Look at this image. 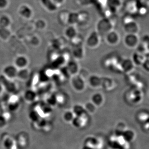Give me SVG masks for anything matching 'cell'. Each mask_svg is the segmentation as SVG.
Wrapping results in <instances>:
<instances>
[{
	"label": "cell",
	"instance_id": "cell-1",
	"mask_svg": "<svg viewBox=\"0 0 149 149\" xmlns=\"http://www.w3.org/2000/svg\"><path fill=\"white\" fill-rule=\"evenodd\" d=\"M113 24L108 18L100 19L97 24V32L100 35H106L113 30Z\"/></svg>",
	"mask_w": 149,
	"mask_h": 149
},
{
	"label": "cell",
	"instance_id": "cell-2",
	"mask_svg": "<svg viewBox=\"0 0 149 149\" xmlns=\"http://www.w3.org/2000/svg\"><path fill=\"white\" fill-rule=\"evenodd\" d=\"M125 45L130 49H135L140 43V39L138 35L127 34L124 39Z\"/></svg>",
	"mask_w": 149,
	"mask_h": 149
},
{
	"label": "cell",
	"instance_id": "cell-3",
	"mask_svg": "<svg viewBox=\"0 0 149 149\" xmlns=\"http://www.w3.org/2000/svg\"><path fill=\"white\" fill-rule=\"evenodd\" d=\"M71 84L74 90L78 92H81L85 89V80L81 75L76 74L73 76L71 80Z\"/></svg>",
	"mask_w": 149,
	"mask_h": 149
},
{
	"label": "cell",
	"instance_id": "cell-4",
	"mask_svg": "<svg viewBox=\"0 0 149 149\" xmlns=\"http://www.w3.org/2000/svg\"><path fill=\"white\" fill-rule=\"evenodd\" d=\"M100 35H99L98 32H93L89 35L87 39V46L91 48H95L98 47L100 43Z\"/></svg>",
	"mask_w": 149,
	"mask_h": 149
},
{
	"label": "cell",
	"instance_id": "cell-5",
	"mask_svg": "<svg viewBox=\"0 0 149 149\" xmlns=\"http://www.w3.org/2000/svg\"><path fill=\"white\" fill-rule=\"evenodd\" d=\"M124 29L127 34L138 35L140 31L139 24L133 20L124 24Z\"/></svg>",
	"mask_w": 149,
	"mask_h": 149
},
{
	"label": "cell",
	"instance_id": "cell-6",
	"mask_svg": "<svg viewBox=\"0 0 149 149\" xmlns=\"http://www.w3.org/2000/svg\"><path fill=\"white\" fill-rule=\"evenodd\" d=\"M105 38L107 42L111 45H117L120 40L118 33L113 30L108 33L105 36Z\"/></svg>",
	"mask_w": 149,
	"mask_h": 149
},
{
	"label": "cell",
	"instance_id": "cell-7",
	"mask_svg": "<svg viewBox=\"0 0 149 149\" xmlns=\"http://www.w3.org/2000/svg\"><path fill=\"white\" fill-rule=\"evenodd\" d=\"M120 65L122 71L128 74L133 72L136 66L132 60L128 58L123 60L121 62Z\"/></svg>",
	"mask_w": 149,
	"mask_h": 149
},
{
	"label": "cell",
	"instance_id": "cell-8",
	"mask_svg": "<svg viewBox=\"0 0 149 149\" xmlns=\"http://www.w3.org/2000/svg\"><path fill=\"white\" fill-rule=\"evenodd\" d=\"M146 59L145 55L136 52L133 54L132 61L135 65L136 66H142Z\"/></svg>",
	"mask_w": 149,
	"mask_h": 149
},
{
	"label": "cell",
	"instance_id": "cell-9",
	"mask_svg": "<svg viewBox=\"0 0 149 149\" xmlns=\"http://www.w3.org/2000/svg\"><path fill=\"white\" fill-rule=\"evenodd\" d=\"M77 33V29L73 25H70L66 28L64 31L65 37L70 40L76 37Z\"/></svg>",
	"mask_w": 149,
	"mask_h": 149
},
{
	"label": "cell",
	"instance_id": "cell-10",
	"mask_svg": "<svg viewBox=\"0 0 149 149\" xmlns=\"http://www.w3.org/2000/svg\"><path fill=\"white\" fill-rule=\"evenodd\" d=\"M102 80L101 77L97 75H92L89 78L88 82L91 87L97 88L101 86Z\"/></svg>",
	"mask_w": 149,
	"mask_h": 149
},
{
	"label": "cell",
	"instance_id": "cell-11",
	"mask_svg": "<svg viewBox=\"0 0 149 149\" xmlns=\"http://www.w3.org/2000/svg\"><path fill=\"white\" fill-rule=\"evenodd\" d=\"M3 144L6 149H15V148L17 145L16 142L10 136H7L3 140Z\"/></svg>",
	"mask_w": 149,
	"mask_h": 149
},
{
	"label": "cell",
	"instance_id": "cell-12",
	"mask_svg": "<svg viewBox=\"0 0 149 149\" xmlns=\"http://www.w3.org/2000/svg\"><path fill=\"white\" fill-rule=\"evenodd\" d=\"M84 50L83 47L80 45L75 46L73 51L74 57L77 59L83 58L84 55Z\"/></svg>",
	"mask_w": 149,
	"mask_h": 149
},
{
	"label": "cell",
	"instance_id": "cell-13",
	"mask_svg": "<svg viewBox=\"0 0 149 149\" xmlns=\"http://www.w3.org/2000/svg\"><path fill=\"white\" fill-rule=\"evenodd\" d=\"M66 68L69 74H72L73 76L77 74L79 70L78 65L74 61L69 63Z\"/></svg>",
	"mask_w": 149,
	"mask_h": 149
},
{
	"label": "cell",
	"instance_id": "cell-14",
	"mask_svg": "<svg viewBox=\"0 0 149 149\" xmlns=\"http://www.w3.org/2000/svg\"><path fill=\"white\" fill-rule=\"evenodd\" d=\"M0 81L4 85L6 89L9 92H13L15 91V87L14 84L8 80L4 76L0 77Z\"/></svg>",
	"mask_w": 149,
	"mask_h": 149
},
{
	"label": "cell",
	"instance_id": "cell-15",
	"mask_svg": "<svg viewBox=\"0 0 149 149\" xmlns=\"http://www.w3.org/2000/svg\"><path fill=\"white\" fill-rule=\"evenodd\" d=\"M79 22V13H69L68 18V24L74 26Z\"/></svg>",
	"mask_w": 149,
	"mask_h": 149
},
{
	"label": "cell",
	"instance_id": "cell-16",
	"mask_svg": "<svg viewBox=\"0 0 149 149\" xmlns=\"http://www.w3.org/2000/svg\"><path fill=\"white\" fill-rule=\"evenodd\" d=\"M113 85V82L112 79L109 77L102 78L101 87L106 90H109Z\"/></svg>",
	"mask_w": 149,
	"mask_h": 149
},
{
	"label": "cell",
	"instance_id": "cell-17",
	"mask_svg": "<svg viewBox=\"0 0 149 149\" xmlns=\"http://www.w3.org/2000/svg\"><path fill=\"white\" fill-rule=\"evenodd\" d=\"M92 100L93 103L99 105L102 103L104 101V97L100 93H96L92 97Z\"/></svg>",
	"mask_w": 149,
	"mask_h": 149
},
{
	"label": "cell",
	"instance_id": "cell-18",
	"mask_svg": "<svg viewBox=\"0 0 149 149\" xmlns=\"http://www.w3.org/2000/svg\"><path fill=\"white\" fill-rule=\"evenodd\" d=\"M136 48L137 49V52L145 55L149 52V47L141 42L139 43Z\"/></svg>",
	"mask_w": 149,
	"mask_h": 149
},
{
	"label": "cell",
	"instance_id": "cell-19",
	"mask_svg": "<svg viewBox=\"0 0 149 149\" xmlns=\"http://www.w3.org/2000/svg\"><path fill=\"white\" fill-rule=\"evenodd\" d=\"M43 3L45 6L49 10H56L58 6L54 3L52 0H42Z\"/></svg>",
	"mask_w": 149,
	"mask_h": 149
},
{
	"label": "cell",
	"instance_id": "cell-20",
	"mask_svg": "<svg viewBox=\"0 0 149 149\" xmlns=\"http://www.w3.org/2000/svg\"><path fill=\"white\" fill-rule=\"evenodd\" d=\"M69 13L66 11L61 12L59 15V20L63 24H68V15Z\"/></svg>",
	"mask_w": 149,
	"mask_h": 149
},
{
	"label": "cell",
	"instance_id": "cell-21",
	"mask_svg": "<svg viewBox=\"0 0 149 149\" xmlns=\"http://www.w3.org/2000/svg\"><path fill=\"white\" fill-rule=\"evenodd\" d=\"M138 119L141 122H147L149 119V113L146 111L141 112L138 115Z\"/></svg>",
	"mask_w": 149,
	"mask_h": 149
},
{
	"label": "cell",
	"instance_id": "cell-22",
	"mask_svg": "<svg viewBox=\"0 0 149 149\" xmlns=\"http://www.w3.org/2000/svg\"><path fill=\"white\" fill-rule=\"evenodd\" d=\"M21 14L24 17H29L31 15V10L27 7L24 6L20 10Z\"/></svg>",
	"mask_w": 149,
	"mask_h": 149
},
{
	"label": "cell",
	"instance_id": "cell-23",
	"mask_svg": "<svg viewBox=\"0 0 149 149\" xmlns=\"http://www.w3.org/2000/svg\"><path fill=\"white\" fill-rule=\"evenodd\" d=\"M7 124V119L4 116L0 115V129L4 128Z\"/></svg>",
	"mask_w": 149,
	"mask_h": 149
},
{
	"label": "cell",
	"instance_id": "cell-24",
	"mask_svg": "<svg viewBox=\"0 0 149 149\" xmlns=\"http://www.w3.org/2000/svg\"><path fill=\"white\" fill-rule=\"evenodd\" d=\"M142 66L146 72L149 73V56L146 57V60Z\"/></svg>",
	"mask_w": 149,
	"mask_h": 149
},
{
	"label": "cell",
	"instance_id": "cell-25",
	"mask_svg": "<svg viewBox=\"0 0 149 149\" xmlns=\"http://www.w3.org/2000/svg\"><path fill=\"white\" fill-rule=\"evenodd\" d=\"M141 42L146 44L149 47V35H145L143 36L142 38Z\"/></svg>",
	"mask_w": 149,
	"mask_h": 149
},
{
	"label": "cell",
	"instance_id": "cell-26",
	"mask_svg": "<svg viewBox=\"0 0 149 149\" xmlns=\"http://www.w3.org/2000/svg\"><path fill=\"white\" fill-rule=\"evenodd\" d=\"M52 1L58 7L63 4L65 0H52Z\"/></svg>",
	"mask_w": 149,
	"mask_h": 149
},
{
	"label": "cell",
	"instance_id": "cell-27",
	"mask_svg": "<svg viewBox=\"0 0 149 149\" xmlns=\"http://www.w3.org/2000/svg\"><path fill=\"white\" fill-rule=\"evenodd\" d=\"M7 4V0H0V8H3L6 6Z\"/></svg>",
	"mask_w": 149,
	"mask_h": 149
},
{
	"label": "cell",
	"instance_id": "cell-28",
	"mask_svg": "<svg viewBox=\"0 0 149 149\" xmlns=\"http://www.w3.org/2000/svg\"><path fill=\"white\" fill-rule=\"evenodd\" d=\"M148 5H149V4H148Z\"/></svg>",
	"mask_w": 149,
	"mask_h": 149
}]
</instances>
